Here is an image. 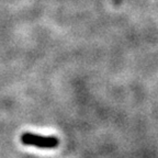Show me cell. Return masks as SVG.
I'll list each match as a JSON object with an SVG mask.
<instances>
[{"label":"cell","instance_id":"obj_1","mask_svg":"<svg viewBox=\"0 0 158 158\" xmlns=\"http://www.w3.org/2000/svg\"><path fill=\"white\" fill-rule=\"evenodd\" d=\"M21 143L25 146H34L42 149H53L59 145L58 138L55 136H43L25 132L21 135Z\"/></svg>","mask_w":158,"mask_h":158}]
</instances>
